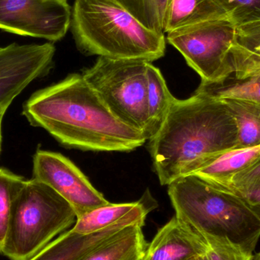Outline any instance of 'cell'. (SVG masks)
Segmentation results:
<instances>
[{
  "instance_id": "6da1fadb",
  "label": "cell",
  "mask_w": 260,
  "mask_h": 260,
  "mask_svg": "<svg viewBox=\"0 0 260 260\" xmlns=\"http://www.w3.org/2000/svg\"><path fill=\"white\" fill-rule=\"evenodd\" d=\"M22 115L68 148L131 151L147 142L142 132L116 117L78 73L33 93L23 104Z\"/></svg>"
},
{
  "instance_id": "7a4b0ae2",
  "label": "cell",
  "mask_w": 260,
  "mask_h": 260,
  "mask_svg": "<svg viewBox=\"0 0 260 260\" xmlns=\"http://www.w3.org/2000/svg\"><path fill=\"white\" fill-rule=\"evenodd\" d=\"M236 120L222 100L203 93L174 98L149 151L162 186L193 174L221 153L238 146Z\"/></svg>"
},
{
  "instance_id": "3957f363",
  "label": "cell",
  "mask_w": 260,
  "mask_h": 260,
  "mask_svg": "<svg viewBox=\"0 0 260 260\" xmlns=\"http://www.w3.org/2000/svg\"><path fill=\"white\" fill-rule=\"evenodd\" d=\"M168 191L175 216L206 244L230 241L253 256L260 220L239 197L193 174L176 179Z\"/></svg>"
},
{
  "instance_id": "277c9868",
  "label": "cell",
  "mask_w": 260,
  "mask_h": 260,
  "mask_svg": "<svg viewBox=\"0 0 260 260\" xmlns=\"http://www.w3.org/2000/svg\"><path fill=\"white\" fill-rule=\"evenodd\" d=\"M70 25L86 55L152 62L166 50L165 35L144 25L120 0H76Z\"/></svg>"
},
{
  "instance_id": "5b68a950",
  "label": "cell",
  "mask_w": 260,
  "mask_h": 260,
  "mask_svg": "<svg viewBox=\"0 0 260 260\" xmlns=\"http://www.w3.org/2000/svg\"><path fill=\"white\" fill-rule=\"evenodd\" d=\"M76 221L71 205L54 189L36 179L25 180L12 200L3 256L31 259Z\"/></svg>"
},
{
  "instance_id": "8992f818",
  "label": "cell",
  "mask_w": 260,
  "mask_h": 260,
  "mask_svg": "<svg viewBox=\"0 0 260 260\" xmlns=\"http://www.w3.org/2000/svg\"><path fill=\"white\" fill-rule=\"evenodd\" d=\"M148 62H151L99 56L82 74L113 114L130 127L142 132L145 138Z\"/></svg>"
},
{
  "instance_id": "52a82bcc",
  "label": "cell",
  "mask_w": 260,
  "mask_h": 260,
  "mask_svg": "<svg viewBox=\"0 0 260 260\" xmlns=\"http://www.w3.org/2000/svg\"><path fill=\"white\" fill-rule=\"evenodd\" d=\"M236 36V24L225 17L173 30L167 41L200 75L201 84H213L235 74Z\"/></svg>"
},
{
  "instance_id": "ba28073f",
  "label": "cell",
  "mask_w": 260,
  "mask_h": 260,
  "mask_svg": "<svg viewBox=\"0 0 260 260\" xmlns=\"http://www.w3.org/2000/svg\"><path fill=\"white\" fill-rule=\"evenodd\" d=\"M71 18L67 0H0V29L9 33L55 42L65 36Z\"/></svg>"
},
{
  "instance_id": "9c48e42d",
  "label": "cell",
  "mask_w": 260,
  "mask_h": 260,
  "mask_svg": "<svg viewBox=\"0 0 260 260\" xmlns=\"http://www.w3.org/2000/svg\"><path fill=\"white\" fill-rule=\"evenodd\" d=\"M32 178L48 185L65 199L77 218L110 203L78 167L60 153L37 150L33 157Z\"/></svg>"
},
{
  "instance_id": "30bf717a",
  "label": "cell",
  "mask_w": 260,
  "mask_h": 260,
  "mask_svg": "<svg viewBox=\"0 0 260 260\" xmlns=\"http://www.w3.org/2000/svg\"><path fill=\"white\" fill-rule=\"evenodd\" d=\"M55 52L52 43L0 47V108H9L32 82L48 74Z\"/></svg>"
},
{
  "instance_id": "8fae6325",
  "label": "cell",
  "mask_w": 260,
  "mask_h": 260,
  "mask_svg": "<svg viewBox=\"0 0 260 260\" xmlns=\"http://www.w3.org/2000/svg\"><path fill=\"white\" fill-rule=\"evenodd\" d=\"M208 244L174 215L157 231L142 260H193L205 256Z\"/></svg>"
},
{
  "instance_id": "7c38bea8",
  "label": "cell",
  "mask_w": 260,
  "mask_h": 260,
  "mask_svg": "<svg viewBox=\"0 0 260 260\" xmlns=\"http://www.w3.org/2000/svg\"><path fill=\"white\" fill-rule=\"evenodd\" d=\"M150 197L134 203H109L93 209L78 218L71 230L79 235H88L121 224L143 227L147 215L155 208Z\"/></svg>"
},
{
  "instance_id": "4fadbf2b",
  "label": "cell",
  "mask_w": 260,
  "mask_h": 260,
  "mask_svg": "<svg viewBox=\"0 0 260 260\" xmlns=\"http://www.w3.org/2000/svg\"><path fill=\"white\" fill-rule=\"evenodd\" d=\"M129 226L118 224L88 235H79L70 229L28 260H81Z\"/></svg>"
},
{
  "instance_id": "5bb4252c",
  "label": "cell",
  "mask_w": 260,
  "mask_h": 260,
  "mask_svg": "<svg viewBox=\"0 0 260 260\" xmlns=\"http://www.w3.org/2000/svg\"><path fill=\"white\" fill-rule=\"evenodd\" d=\"M259 160L260 145L234 148L221 153L192 174L224 189L236 174L253 166Z\"/></svg>"
},
{
  "instance_id": "9a60e30c",
  "label": "cell",
  "mask_w": 260,
  "mask_h": 260,
  "mask_svg": "<svg viewBox=\"0 0 260 260\" xmlns=\"http://www.w3.org/2000/svg\"><path fill=\"white\" fill-rule=\"evenodd\" d=\"M225 17L230 16L214 0H168L163 32Z\"/></svg>"
},
{
  "instance_id": "2e32d148",
  "label": "cell",
  "mask_w": 260,
  "mask_h": 260,
  "mask_svg": "<svg viewBox=\"0 0 260 260\" xmlns=\"http://www.w3.org/2000/svg\"><path fill=\"white\" fill-rule=\"evenodd\" d=\"M147 247L142 226L132 225L81 260H142Z\"/></svg>"
},
{
  "instance_id": "e0dca14e",
  "label": "cell",
  "mask_w": 260,
  "mask_h": 260,
  "mask_svg": "<svg viewBox=\"0 0 260 260\" xmlns=\"http://www.w3.org/2000/svg\"><path fill=\"white\" fill-rule=\"evenodd\" d=\"M174 99L160 70L151 62H148L146 93L147 141L154 137L161 127Z\"/></svg>"
},
{
  "instance_id": "ac0fdd59",
  "label": "cell",
  "mask_w": 260,
  "mask_h": 260,
  "mask_svg": "<svg viewBox=\"0 0 260 260\" xmlns=\"http://www.w3.org/2000/svg\"><path fill=\"white\" fill-rule=\"evenodd\" d=\"M196 92L220 100L239 99L260 105V70L239 79L232 75L217 83L200 84Z\"/></svg>"
},
{
  "instance_id": "d6986e66",
  "label": "cell",
  "mask_w": 260,
  "mask_h": 260,
  "mask_svg": "<svg viewBox=\"0 0 260 260\" xmlns=\"http://www.w3.org/2000/svg\"><path fill=\"white\" fill-rule=\"evenodd\" d=\"M236 120L238 130L236 148L260 145V105L239 99H223Z\"/></svg>"
},
{
  "instance_id": "ffe728a7",
  "label": "cell",
  "mask_w": 260,
  "mask_h": 260,
  "mask_svg": "<svg viewBox=\"0 0 260 260\" xmlns=\"http://www.w3.org/2000/svg\"><path fill=\"white\" fill-rule=\"evenodd\" d=\"M24 180L21 176L0 168V256L3 255L12 200Z\"/></svg>"
},
{
  "instance_id": "44dd1931",
  "label": "cell",
  "mask_w": 260,
  "mask_h": 260,
  "mask_svg": "<svg viewBox=\"0 0 260 260\" xmlns=\"http://www.w3.org/2000/svg\"><path fill=\"white\" fill-rule=\"evenodd\" d=\"M150 30L165 35L164 17L168 0H120Z\"/></svg>"
},
{
  "instance_id": "7402d4cb",
  "label": "cell",
  "mask_w": 260,
  "mask_h": 260,
  "mask_svg": "<svg viewBox=\"0 0 260 260\" xmlns=\"http://www.w3.org/2000/svg\"><path fill=\"white\" fill-rule=\"evenodd\" d=\"M237 26L260 19V0H214Z\"/></svg>"
},
{
  "instance_id": "603a6c76",
  "label": "cell",
  "mask_w": 260,
  "mask_h": 260,
  "mask_svg": "<svg viewBox=\"0 0 260 260\" xmlns=\"http://www.w3.org/2000/svg\"><path fill=\"white\" fill-rule=\"evenodd\" d=\"M250 255L228 241L208 244L204 260H251Z\"/></svg>"
},
{
  "instance_id": "cb8c5ba5",
  "label": "cell",
  "mask_w": 260,
  "mask_h": 260,
  "mask_svg": "<svg viewBox=\"0 0 260 260\" xmlns=\"http://www.w3.org/2000/svg\"><path fill=\"white\" fill-rule=\"evenodd\" d=\"M260 185V160L255 165L235 176L229 183L226 190L240 192Z\"/></svg>"
},
{
  "instance_id": "d4e9b609",
  "label": "cell",
  "mask_w": 260,
  "mask_h": 260,
  "mask_svg": "<svg viewBox=\"0 0 260 260\" xmlns=\"http://www.w3.org/2000/svg\"><path fill=\"white\" fill-rule=\"evenodd\" d=\"M233 193L239 197L260 220V185Z\"/></svg>"
},
{
  "instance_id": "484cf974",
  "label": "cell",
  "mask_w": 260,
  "mask_h": 260,
  "mask_svg": "<svg viewBox=\"0 0 260 260\" xmlns=\"http://www.w3.org/2000/svg\"><path fill=\"white\" fill-rule=\"evenodd\" d=\"M8 108H0V154H1L2 142H3V135H2V125H3V117L7 111Z\"/></svg>"
},
{
  "instance_id": "4316f807",
  "label": "cell",
  "mask_w": 260,
  "mask_h": 260,
  "mask_svg": "<svg viewBox=\"0 0 260 260\" xmlns=\"http://www.w3.org/2000/svg\"><path fill=\"white\" fill-rule=\"evenodd\" d=\"M251 260H260V251L253 255Z\"/></svg>"
},
{
  "instance_id": "83f0119b",
  "label": "cell",
  "mask_w": 260,
  "mask_h": 260,
  "mask_svg": "<svg viewBox=\"0 0 260 260\" xmlns=\"http://www.w3.org/2000/svg\"><path fill=\"white\" fill-rule=\"evenodd\" d=\"M193 260H204V256H200V257L197 258V259H194Z\"/></svg>"
}]
</instances>
